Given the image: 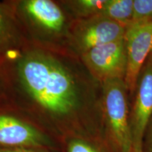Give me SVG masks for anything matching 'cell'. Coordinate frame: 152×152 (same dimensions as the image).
<instances>
[{
	"mask_svg": "<svg viewBox=\"0 0 152 152\" xmlns=\"http://www.w3.org/2000/svg\"><path fill=\"white\" fill-rule=\"evenodd\" d=\"M142 21H152V0H134L131 23Z\"/></svg>",
	"mask_w": 152,
	"mask_h": 152,
	"instance_id": "cell-12",
	"label": "cell"
},
{
	"mask_svg": "<svg viewBox=\"0 0 152 152\" xmlns=\"http://www.w3.org/2000/svg\"><path fill=\"white\" fill-rule=\"evenodd\" d=\"M66 152H117L104 136H98L94 140L72 138L67 144Z\"/></svg>",
	"mask_w": 152,
	"mask_h": 152,
	"instance_id": "cell-10",
	"label": "cell"
},
{
	"mask_svg": "<svg viewBox=\"0 0 152 152\" xmlns=\"http://www.w3.org/2000/svg\"><path fill=\"white\" fill-rule=\"evenodd\" d=\"M107 1L108 0H79L74 1V4L79 14L93 17L102 13Z\"/></svg>",
	"mask_w": 152,
	"mask_h": 152,
	"instance_id": "cell-11",
	"label": "cell"
},
{
	"mask_svg": "<svg viewBox=\"0 0 152 152\" xmlns=\"http://www.w3.org/2000/svg\"><path fill=\"white\" fill-rule=\"evenodd\" d=\"M83 58L94 77L102 83L125 78L127 57L124 37L89 49L83 53Z\"/></svg>",
	"mask_w": 152,
	"mask_h": 152,
	"instance_id": "cell-4",
	"label": "cell"
},
{
	"mask_svg": "<svg viewBox=\"0 0 152 152\" xmlns=\"http://www.w3.org/2000/svg\"><path fill=\"white\" fill-rule=\"evenodd\" d=\"M102 85L104 137L117 152H130L132 141L128 88L121 79L106 81Z\"/></svg>",
	"mask_w": 152,
	"mask_h": 152,
	"instance_id": "cell-2",
	"label": "cell"
},
{
	"mask_svg": "<svg viewBox=\"0 0 152 152\" xmlns=\"http://www.w3.org/2000/svg\"><path fill=\"white\" fill-rule=\"evenodd\" d=\"M126 27L111 19L93 16L77 33V42L83 51L115 42L124 37Z\"/></svg>",
	"mask_w": 152,
	"mask_h": 152,
	"instance_id": "cell-7",
	"label": "cell"
},
{
	"mask_svg": "<svg viewBox=\"0 0 152 152\" xmlns=\"http://www.w3.org/2000/svg\"><path fill=\"white\" fill-rule=\"evenodd\" d=\"M0 152H33L21 149H0Z\"/></svg>",
	"mask_w": 152,
	"mask_h": 152,
	"instance_id": "cell-14",
	"label": "cell"
},
{
	"mask_svg": "<svg viewBox=\"0 0 152 152\" xmlns=\"http://www.w3.org/2000/svg\"><path fill=\"white\" fill-rule=\"evenodd\" d=\"M142 152H152V116L149 120L142 141Z\"/></svg>",
	"mask_w": 152,
	"mask_h": 152,
	"instance_id": "cell-13",
	"label": "cell"
},
{
	"mask_svg": "<svg viewBox=\"0 0 152 152\" xmlns=\"http://www.w3.org/2000/svg\"><path fill=\"white\" fill-rule=\"evenodd\" d=\"M27 13L43 27L58 32L64 27L65 16L56 4L49 0H29L24 3Z\"/></svg>",
	"mask_w": 152,
	"mask_h": 152,
	"instance_id": "cell-8",
	"label": "cell"
},
{
	"mask_svg": "<svg viewBox=\"0 0 152 152\" xmlns=\"http://www.w3.org/2000/svg\"><path fill=\"white\" fill-rule=\"evenodd\" d=\"M50 141L39 130L16 118L0 115V145L14 147H40Z\"/></svg>",
	"mask_w": 152,
	"mask_h": 152,
	"instance_id": "cell-6",
	"label": "cell"
},
{
	"mask_svg": "<svg viewBox=\"0 0 152 152\" xmlns=\"http://www.w3.org/2000/svg\"><path fill=\"white\" fill-rule=\"evenodd\" d=\"M4 24L2 16H1V12H0V36L2 35V33H4Z\"/></svg>",
	"mask_w": 152,
	"mask_h": 152,
	"instance_id": "cell-15",
	"label": "cell"
},
{
	"mask_svg": "<svg viewBox=\"0 0 152 152\" xmlns=\"http://www.w3.org/2000/svg\"><path fill=\"white\" fill-rule=\"evenodd\" d=\"M127 57L124 78L129 93L135 91L139 76L152 51V21L131 23L124 35Z\"/></svg>",
	"mask_w": 152,
	"mask_h": 152,
	"instance_id": "cell-3",
	"label": "cell"
},
{
	"mask_svg": "<svg viewBox=\"0 0 152 152\" xmlns=\"http://www.w3.org/2000/svg\"><path fill=\"white\" fill-rule=\"evenodd\" d=\"M134 11V0H108L99 14L128 27L131 23Z\"/></svg>",
	"mask_w": 152,
	"mask_h": 152,
	"instance_id": "cell-9",
	"label": "cell"
},
{
	"mask_svg": "<svg viewBox=\"0 0 152 152\" xmlns=\"http://www.w3.org/2000/svg\"><path fill=\"white\" fill-rule=\"evenodd\" d=\"M147 62L150 63V64H152V51H151V52L150 53L149 57H148V58H147Z\"/></svg>",
	"mask_w": 152,
	"mask_h": 152,
	"instance_id": "cell-16",
	"label": "cell"
},
{
	"mask_svg": "<svg viewBox=\"0 0 152 152\" xmlns=\"http://www.w3.org/2000/svg\"><path fill=\"white\" fill-rule=\"evenodd\" d=\"M134 93L135 99L130 115L132 149L142 152L144 132L152 116V64H144Z\"/></svg>",
	"mask_w": 152,
	"mask_h": 152,
	"instance_id": "cell-5",
	"label": "cell"
},
{
	"mask_svg": "<svg viewBox=\"0 0 152 152\" xmlns=\"http://www.w3.org/2000/svg\"><path fill=\"white\" fill-rule=\"evenodd\" d=\"M130 152H138V151H135V150H134V149H132Z\"/></svg>",
	"mask_w": 152,
	"mask_h": 152,
	"instance_id": "cell-17",
	"label": "cell"
},
{
	"mask_svg": "<svg viewBox=\"0 0 152 152\" xmlns=\"http://www.w3.org/2000/svg\"><path fill=\"white\" fill-rule=\"evenodd\" d=\"M18 73L28 94L49 113L64 118L75 111L79 102L75 81L58 61L31 53L20 61Z\"/></svg>",
	"mask_w": 152,
	"mask_h": 152,
	"instance_id": "cell-1",
	"label": "cell"
}]
</instances>
